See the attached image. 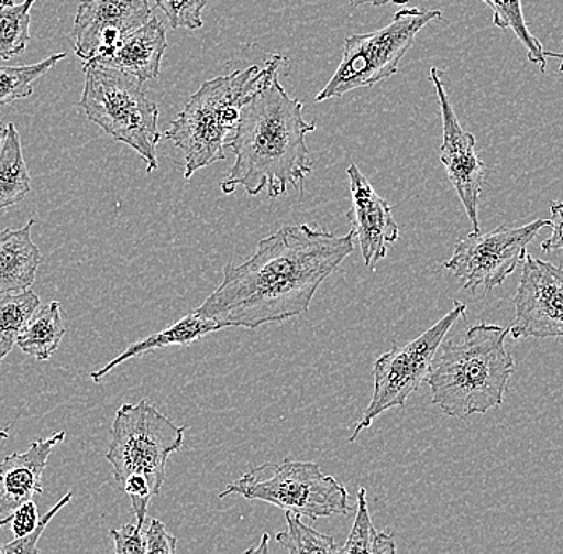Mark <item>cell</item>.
<instances>
[{
  "instance_id": "5b68a950",
  "label": "cell",
  "mask_w": 563,
  "mask_h": 554,
  "mask_svg": "<svg viewBox=\"0 0 563 554\" xmlns=\"http://www.w3.org/2000/svg\"><path fill=\"white\" fill-rule=\"evenodd\" d=\"M86 84L79 106L88 121L97 123L111 139L121 141L143 157L146 172L157 171L158 106L146 86L125 70L100 63H84Z\"/></svg>"
},
{
  "instance_id": "ffe728a7",
  "label": "cell",
  "mask_w": 563,
  "mask_h": 554,
  "mask_svg": "<svg viewBox=\"0 0 563 554\" xmlns=\"http://www.w3.org/2000/svg\"><path fill=\"white\" fill-rule=\"evenodd\" d=\"M31 191V175L23 156L20 133L9 123L5 143L0 153V210L16 206Z\"/></svg>"
},
{
  "instance_id": "8992f818",
  "label": "cell",
  "mask_w": 563,
  "mask_h": 554,
  "mask_svg": "<svg viewBox=\"0 0 563 554\" xmlns=\"http://www.w3.org/2000/svg\"><path fill=\"white\" fill-rule=\"evenodd\" d=\"M185 432V426L175 425L146 399H141L139 404L121 405L115 412L111 443L106 452L115 482L122 487L129 479H144L153 496H158L165 482L168 457L181 449Z\"/></svg>"
},
{
  "instance_id": "8fae6325",
  "label": "cell",
  "mask_w": 563,
  "mask_h": 554,
  "mask_svg": "<svg viewBox=\"0 0 563 554\" xmlns=\"http://www.w3.org/2000/svg\"><path fill=\"white\" fill-rule=\"evenodd\" d=\"M509 335L520 338H563V267L526 256L514 295Z\"/></svg>"
},
{
  "instance_id": "4dcf8cb0",
  "label": "cell",
  "mask_w": 563,
  "mask_h": 554,
  "mask_svg": "<svg viewBox=\"0 0 563 554\" xmlns=\"http://www.w3.org/2000/svg\"><path fill=\"white\" fill-rule=\"evenodd\" d=\"M38 522H41V520H38L37 504L31 500V502L24 503L23 507L18 508L10 524H12L15 539H23L33 534L35 529L38 528Z\"/></svg>"
},
{
  "instance_id": "836d02e7",
  "label": "cell",
  "mask_w": 563,
  "mask_h": 554,
  "mask_svg": "<svg viewBox=\"0 0 563 554\" xmlns=\"http://www.w3.org/2000/svg\"><path fill=\"white\" fill-rule=\"evenodd\" d=\"M269 540V534H263L262 540H260L258 546H255V548L246 550V552L242 554H271Z\"/></svg>"
},
{
  "instance_id": "2e32d148",
  "label": "cell",
  "mask_w": 563,
  "mask_h": 554,
  "mask_svg": "<svg viewBox=\"0 0 563 554\" xmlns=\"http://www.w3.org/2000/svg\"><path fill=\"white\" fill-rule=\"evenodd\" d=\"M165 48L167 31L162 21L153 17L135 33L126 35L112 55L100 62V65L125 70L146 84L147 80L157 79L161 74Z\"/></svg>"
},
{
  "instance_id": "d590c367",
  "label": "cell",
  "mask_w": 563,
  "mask_h": 554,
  "mask_svg": "<svg viewBox=\"0 0 563 554\" xmlns=\"http://www.w3.org/2000/svg\"><path fill=\"white\" fill-rule=\"evenodd\" d=\"M545 55H548V58L561 59V66H559V73H563V53L548 52V53H545Z\"/></svg>"
},
{
  "instance_id": "e0dca14e",
  "label": "cell",
  "mask_w": 563,
  "mask_h": 554,
  "mask_svg": "<svg viewBox=\"0 0 563 554\" xmlns=\"http://www.w3.org/2000/svg\"><path fill=\"white\" fill-rule=\"evenodd\" d=\"M35 220L18 229H0V296L30 291L42 263V253L31 239Z\"/></svg>"
},
{
  "instance_id": "30bf717a",
  "label": "cell",
  "mask_w": 563,
  "mask_h": 554,
  "mask_svg": "<svg viewBox=\"0 0 563 554\" xmlns=\"http://www.w3.org/2000/svg\"><path fill=\"white\" fill-rule=\"evenodd\" d=\"M545 226H549V220H534L517 228L499 226L490 232L473 231L456 242L452 259L446 260L443 267L463 282L464 291L484 287L490 292L522 263L528 243Z\"/></svg>"
},
{
  "instance_id": "ac0fdd59",
  "label": "cell",
  "mask_w": 563,
  "mask_h": 554,
  "mask_svg": "<svg viewBox=\"0 0 563 554\" xmlns=\"http://www.w3.org/2000/svg\"><path fill=\"white\" fill-rule=\"evenodd\" d=\"M218 330H223V326L218 324L217 321L207 319V317L192 312L188 316L181 317L178 323L168 327V329L157 332V334L151 335V337L130 345L118 358L112 359L111 362L101 367L97 372H91V380L98 383L112 369L121 366L122 362L129 361L132 358H139L141 355H146L147 351L168 347H185V345H191L194 341L199 340V338L207 337V335Z\"/></svg>"
},
{
  "instance_id": "f546056e",
  "label": "cell",
  "mask_w": 563,
  "mask_h": 554,
  "mask_svg": "<svg viewBox=\"0 0 563 554\" xmlns=\"http://www.w3.org/2000/svg\"><path fill=\"white\" fill-rule=\"evenodd\" d=\"M147 554H176V540L164 522L151 520L146 529Z\"/></svg>"
},
{
  "instance_id": "ba28073f",
  "label": "cell",
  "mask_w": 563,
  "mask_h": 554,
  "mask_svg": "<svg viewBox=\"0 0 563 554\" xmlns=\"http://www.w3.org/2000/svg\"><path fill=\"white\" fill-rule=\"evenodd\" d=\"M439 20H442L440 10L402 9L382 30L347 37L340 66L317 95V104L343 97L357 88L376 86L396 76L405 53L413 47L422 28Z\"/></svg>"
},
{
  "instance_id": "f1b7e54d",
  "label": "cell",
  "mask_w": 563,
  "mask_h": 554,
  "mask_svg": "<svg viewBox=\"0 0 563 554\" xmlns=\"http://www.w3.org/2000/svg\"><path fill=\"white\" fill-rule=\"evenodd\" d=\"M111 537L114 540V554H147L146 531L143 525L130 524L112 529Z\"/></svg>"
},
{
  "instance_id": "1f68e13d",
  "label": "cell",
  "mask_w": 563,
  "mask_h": 554,
  "mask_svg": "<svg viewBox=\"0 0 563 554\" xmlns=\"http://www.w3.org/2000/svg\"><path fill=\"white\" fill-rule=\"evenodd\" d=\"M552 232L551 238L541 243L543 252H559L563 250V200L551 204V220H549Z\"/></svg>"
},
{
  "instance_id": "277c9868",
  "label": "cell",
  "mask_w": 563,
  "mask_h": 554,
  "mask_svg": "<svg viewBox=\"0 0 563 554\" xmlns=\"http://www.w3.org/2000/svg\"><path fill=\"white\" fill-rule=\"evenodd\" d=\"M269 69L271 59L264 68L249 66L228 76L214 77L189 98L165 132V139L185 154L186 180L200 169L227 159L228 139L238 129L242 108Z\"/></svg>"
},
{
  "instance_id": "603a6c76",
  "label": "cell",
  "mask_w": 563,
  "mask_h": 554,
  "mask_svg": "<svg viewBox=\"0 0 563 554\" xmlns=\"http://www.w3.org/2000/svg\"><path fill=\"white\" fill-rule=\"evenodd\" d=\"M35 0H0V59H12L30 45L31 10Z\"/></svg>"
},
{
  "instance_id": "d4e9b609",
  "label": "cell",
  "mask_w": 563,
  "mask_h": 554,
  "mask_svg": "<svg viewBox=\"0 0 563 554\" xmlns=\"http://www.w3.org/2000/svg\"><path fill=\"white\" fill-rule=\"evenodd\" d=\"M66 58V53H56L30 66H0V108L18 100L33 97L34 83Z\"/></svg>"
},
{
  "instance_id": "7a4b0ae2",
  "label": "cell",
  "mask_w": 563,
  "mask_h": 554,
  "mask_svg": "<svg viewBox=\"0 0 563 554\" xmlns=\"http://www.w3.org/2000/svg\"><path fill=\"white\" fill-rule=\"evenodd\" d=\"M282 56L271 58V69L260 87L250 95L241 111L238 129L228 141L235 162L227 180L224 194L244 188L250 196L266 191L269 199L284 196L288 189L302 193L306 176L311 175L306 135L314 132L316 122L302 118L301 101L282 87Z\"/></svg>"
},
{
  "instance_id": "7c38bea8",
  "label": "cell",
  "mask_w": 563,
  "mask_h": 554,
  "mask_svg": "<svg viewBox=\"0 0 563 554\" xmlns=\"http://www.w3.org/2000/svg\"><path fill=\"white\" fill-rule=\"evenodd\" d=\"M153 17L150 0H82L74 18V52L84 63L104 62Z\"/></svg>"
},
{
  "instance_id": "cb8c5ba5",
  "label": "cell",
  "mask_w": 563,
  "mask_h": 554,
  "mask_svg": "<svg viewBox=\"0 0 563 554\" xmlns=\"http://www.w3.org/2000/svg\"><path fill=\"white\" fill-rule=\"evenodd\" d=\"M493 10V24L501 30H512L520 44L526 47L528 59L540 66L541 73L548 68V55L543 44L528 30L522 12V0H482Z\"/></svg>"
},
{
  "instance_id": "9a60e30c",
  "label": "cell",
  "mask_w": 563,
  "mask_h": 554,
  "mask_svg": "<svg viewBox=\"0 0 563 554\" xmlns=\"http://www.w3.org/2000/svg\"><path fill=\"white\" fill-rule=\"evenodd\" d=\"M66 432L37 439L21 454L7 455L0 461V528L10 524L18 508L44 492L42 476L53 449L65 441Z\"/></svg>"
},
{
  "instance_id": "9c48e42d",
  "label": "cell",
  "mask_w": 563,
  "mask_h": 554,
  "mask_svg": "<svg viewBox=\"0 0 563 554\" xmlns=\"http://www.w3.org/2000/svg\"><path fill=\"white\" fill-rule=\"evenodd\" d=\"M466 312L467 306L464 303L455 302L453 308L434 326L422 332L420 337L404 347L394 344L390 351L376 359L373 366L372 401L365 409L361 422L355 426L350 443H354L358 434L369 428L379 415L389 409L404 408L407 404L410 394L421 387L422 381L428 380L439 348L456 321Z\"/></svg>"
},
{
  "instance_id": "83f0119b",
  "label": "cell",
  "mask_w": 563,
  "mask_h": 554,
  "mask_svg": "<svg viewBox=\"0 0 563 554\" xmlns=\"http://www.w3.org/2000/svg\"><path fill=\"white\" fill-rule=\"evenodd\" d=\"M70 499H73V492L66 493V496L42 518L41 522H38V528L35 529L33 534L27 535V537L15 539L13 542L0 546V554H38L37 543L38 540L42 539V535H44L48 522L70 502Z\"/></svg>"
},
{
  "instance_id": "52a82bcc",
  "label": "cell",
  "mask_w": 563,
  "mask_h": 554,
  "mask_svg": "<svg viewBox=\"0 0 563 554\" xmlns=\"http://www.w3.org/2000/svg\"><path fill=\"white\" fill-rule=\"evenodd\" d=\"M241 496L276 504L287 513L316 521L334 514H350V493L333 476L323 475L312 461H294L285 458L280 465L266 464L250 469L220 493Z\"/></svg>"
},
{
  "instance_id": "e575fe53",
  "label": "cell",
  "mask_w": 563,
  "mask_h": 554,
  "mask_svg": "<svg viewBox=\"0 0 563 554\" xmlns=\"http://www.w3.org/2000/svg\"><path fill=\"white\" fill-rule=\"evenodd\" d=\"M7 133H9V126L0 119V153H2L3 143L7 140Z\"/></svg>"
},
{
  "instance_id": "5bb4252c",
  "label": "cell",
  "mask_w": 563,
  "mask_h": 554,
  "mask_svg": "<svg viewBox=\"0 0 563 554\" xmlns=\"http://www.w3.org/2000/svg\"><path fill=\"white\" fill-rule=\"evenodd\" d=\"M346 174L350 176L352 199L346 218L361 246L364 263L373 270L378 261L386 259L389 246L399 239V226L394 220L389 203L376 193L367 176L362 174L354 162L347 167Z\"/></svg>"
},
{
  "instance_id": "8d00e7d4",
  "label": "cell",
  "mask_w": 563,
  "mask_h": 554,
  "mask_svg": "<svg viewBox=\"0 0 563 554\" xmlns=\"http://www.w3.org/2000/svg\"><path fill=\"white\" fill-rule=\"evenodd\" d=\"M9 439V433H7V430L0 428V441Z\"/></svg>"
},
{
  "instance_id": "484cf974",
  "label": "cell",
  "mask_w": 563,
  "mask_h": 554,
  "mask_svg": "<svg viewBox=\"0 0 563 554\" xmlns=\"http://www.w3.org/2000/svg\"><path fill=\"white\" fill-rule=\"evenodd\" d=\"M287 531L277 534V542L287 554H338V545L332 535L322 534L305 524L301 517L285 514Z\"/></svg>"
},
{
  "instance_id": "4fadbf2b",
  "label": "cell",
  "mask_w": 563,
  "mask_h": 554,
  "mask_svg": "<svg viewBox=\"0 0 563 554\" xmlns=\"http://www.w3.org/2000/svg\"><path fill=\"white\" fill-rule=\"evenodd\" d=\"M431 83L434 84L442 115L443 143L440 146V162L473 224L474 232H481L478 200L487 182L485 165L475 150V137L466 132L457 121L438 68H431Z\"/></svg>"
},
{
  "instance_id": "4316f807",
  "label": "cell",
  "mask_w": 563,
  "mask_h": 554,
  "mask_svg": "<svg viewBox=\"0 0 563 554\" xmlns=\"http://www.w3.org/2000/svg\"><path fill=\"white\" fill-rule=\"evenodd\" d=\"M207 3L209 0H156L157 9L167 17L172 30L199 31L203 26L202 13Z\"/></svg>"
},
{
  "instance_id": "44dd1931",
  "label": "cell",
  "mask_w": 563,
  "mask_h": 554,
  "mask_svg": "<svg viewBox=\"0 0 563 554\" xmlns=\"http://www.w3.org/2000/svg\"><path fill=\"white\" fill-rule=\"evenodd\" d=\"M338 554H397L396 539L389 531H376L369 517L367 490L358 489L357 511L350 537Z\"/></svg>"
},
{
  "instance_id": "6da1fadb",
  "label": "cell",
  "mask_w": 563,
  "mask_h": 554,
  "mask_svg": "<svg viewBox=\"0 0 563 554\" xmlns=\"http://www.w3.org/2000/svg\"><path fill=\"white\" fill-rule=\"evenodd\" d=\"M354 232L284 226L244 263H229L217 291L196 309L223 329H258L308 313L325 279L354 252Z\"/></svg>"
},
{
  "instance_id": "d6986e66",
  "label": "cell",
  "mask_w": 563,
  "mask_h": 554,
  "mask_svg": "<svg viewBox=\"0 0 563 554\" xmlns=\"http://www.w3.org/2000/svg\"><path fill=\"white\" fill-rule=\"evenodd\" d=\"M65 334L66 327L59 303L52 302L34 314L33 319L18 337L16 345L21 351L33 356L37 361H47L58 349Z\"/></svg>"
},
{
  "instance_id": "d6a6232c",
  "label": "cell",
  "mask_w": 563,
  "mask_h": 554,
  "mask_svg": "<svg viewBox=\"0 0 563 554\" xmlns=\"http://www.w3.org/2000/svg\"><path fill=\"white\" fill-rule=\"evenodd\" d=\"M410 2V0H350V6L352 9H357L361 6H372V7H383L389 6V3H394V6H405V3Z\"/></svg>"
},
{
  "instance_id": "7402d4cb",
  "label": "cell",
  "mask_w": 563,
  "mask_h": 554,
  "mask_svg": "<svg viewBox=\"0 0 563 554\" xmlns=\"http://www.w3.org/2000/svg\"><path fill=\"white\" fill-rule=\"evenodd\" d=\"M38 309L41 298L33 291L0 296V361L10 355L21 332Z\"/></svg>"
},
{
  "instance_id": "3957f363",
  "label": "cell",
  "mask_w": 563,
  "mask_h": 554,
  "mask_svg": "<svg viewBox=\"0 0 563 554\" xmlns=\"http://www.w3.org/2000/svg\"><path fill=\"white\" fill-rule=\"evenodd\" d=\"M508 335V327L481 323L443 341L426 380L432 404L455 419L499 408L514 373V359L506 348Z\"/></svg>"
}]
</instances>
